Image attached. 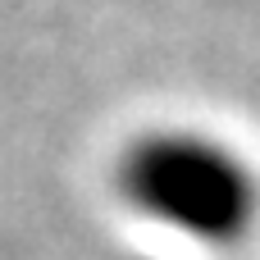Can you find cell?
<instances>
[{
  "instance_id": "1",
  "label": "cell",
  "mask_w": 260,
  "mask_h": 260,
  "mask_svg": "<svg viewBox=\"0 0 260 260\" xmlns=\"http://www.w3.org/2000/svg\"><path fill=\"white\" fill-rule=\"evenodd\" d=\"M119 206L197 251H238L260 229V169L224 133L155 123L133 133L110 165Z\"/></svg>"
}]
</instances>
